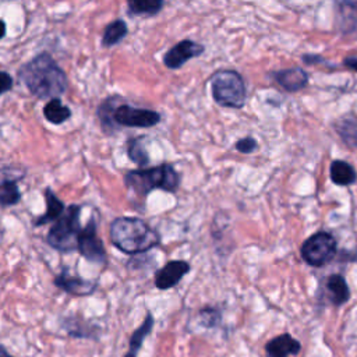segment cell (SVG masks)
I'll return each mask as SVG.
<instances>
[{
  "label": "cell",
  "instance_id": "obj_3",
  "mask_svg": "<svg viewBox=\"0 0 357 357\" xmlns=\"http://www.w3.org/2000/svg\"><path fill=\"white\" fill-rule=\"evenodd\" d=\"M126 185L138 195H146L155 188L174 192L180 185V177L172 165H159L151 169L130 170L124 177Z\"/></svg>",
  "mask_w": 357,
  "mask_h": 357
},
{
  "label": "cell",
  "instance_id": "obj_27",
  "mask_svg": "<svg viewBox=\"0 0 357 357\" xmlns=\"http://www.w3.org/2000/svg\"><path fill=\"white\" fill-rule=\"evenodd\" d=\"M301 60L305 63V64H317V63H322L324 59L318 54H303Z\"/></svg>",
  "mask_w": 357,
  "mask_h": 357
},
{
  "label": "cell",
  "instance_id": "obj_1",
  "mask_svg": "<svg viewBox=\"0 0 357 357\" xmlns=\"http://www.w3.org/2000/svg\"><path fill=\"white\" fill-rule=\"evenodd\" d=\"M18 75L39 99H59L67 89V75L49 53H40L24 64Z\"/></svg>",
  "mask_w": 357,
  "mask_h": 357
},
{
  "label": "cell",
  "instance_id": "obj_13",
  "mask_svg": "<svg viewBox=\"0 0 357 357\" xmlns=\"http://www.w3.org/2000/svg\"><path fill=\"white\" fill-rule=\"evenodd\" d=\"M300 347V342L289 333H282L271 339L265 346L268 357H289L290 354H297Z\"/></svg>",
  "mask_w": 357,
  "mask_h": 357
},
{
  "label": "cell",
  "instance_id": "obj_23",
  "mask_svg": "<svg viewBox=\"0 0 357 357\" xmlns=\"http://www.w3.org/2000/svg\"><path fill=\"white\" fill-rule=\"evenodd\" d=\"M21 199V192L17 183L13 180H4L0 183V205L10 206L18 204Z\"/></svg>",
  "mask_w": 357,
  "mask_h": 357
},
{
  "label": "cell",
  "instance_id": "obj_17",
  "mask_svg": "<svg viewBox=\"0 0 357 357\" xmlns=\"http://www.w3.org/2000/svg\"><path fill=\"white\" fill-rule=\"evenodd\" d=\"M331 180L337 185H350L356 181L357 173L354 167L346 160H333L329 167Z\"/></svg>",
  "mask_w": 357,
  "mask_h": 357
},
{
  "label": "cell",
  "instance_id": "obj_16",
  "mask_svg": "<svg viewBox=\"0 0 357 357\" xmlns=\"http://www.w3.org/2000/svg\"><path fill=\"white\" fill-rule=\"evenodd\" d=\"M333 128L342 141L351 148H357V116L353 113L344 114L333 123Z\"/></svg>",
  "mask_w": 357,
  "mask_h": 357
},
{
  "label": "cell",
  "instance_id": "obj_2",
  "mask_svg": "<svg viewBox=\"0 0 357 357\" xmlns=\"http://www.w3.org/2000/svg\"><path fill=\"white\" fill-rule=\"evenodd\" d=\"M110 241L126 254H139L159 245L160 237L142 219L121 216L110 225Z\"/></svg>",
  "mask_w": 357,
  "mask_h": 357
},
{
  "label": "cell",
  "instance_id": "obj_21",
  "mask_svg": "<svg viewBox=\"0 0 357 357\" xmlns=\"http://www.w3.org/2000/svg\"><path fill=\"white\" fill-rule=\"evenodd\" d=\"M127 32H128L127 24L123 20H114L105 28V32L102 36V45L113 46L116 43H119L121 39H124Z\"/></svg>",
  "mask_w": 357,
  "mask_h": 357
},
{
  "label": "cell",
  "instance_id": "obj_12",
  "mask_svg": "<svg viewBox=\"0 0 357 357\" xmlns=\"http://www.w3.org/2000/svg\"><path fill=\"white\" fill-rule=\"evenodd\" d=\"M308 74L301 67L284 68L273 73V79L287 92H297L307 86Z\"/></svg>",
  "mask_w": 357,
  "mask_h": 357
},
{
  "label": "cell",
  "instance_id": "obj_18",
  "mask_svg": "<svg viewBox=\"0 0 357 357\" xmlns=\"http://www.w3.org/2000/svg\"><path fill=\"white\" fill-rule=\"evenodd\" d=\"M45 199H46V212L35 220L33 223L35 226H42L50 220H57L66 208L64 204L57 198V195L50 188L45 190Z\"/></svg>",
  "mask_w": 357,
  "mask_h": 357
},
{
  "label": "cell",
  "instance_id": "obj_8",
  "mask_svg": "<svg viewBox=\"0 0 357 357\" xmlns=\"http://www.w3.org/2000/svg\"><path fill=\"white\" fill-rule=\"evenodd\" d=\"M77 250L91 262H106V251L102 240L96 234L95 220L88 222V225L84 229H81L77 240Z\"/></svg>",
  "mask_w": 357,
  "mask_h": 357
},
{
  "label": "cell",
  "instance_id": "obj_26",
  "mask_svg": "<svg viewBox=\"0 0 357 357\" xmlns=\"http://www.w3.org/2000/svg\"><path fill=\"white\" fill-rule=\"evenodd\" d=\"M13 86V78L8 73L0 71V95L10 91Z\"/></svg>",
  "mask_w": 357,
  "mask_h": 357
},
{
  "label": "cell",
  "instance_id": "obj_15",
  "mask_svg": "<svg viewBox=\"0 0 357 357\" xmlns=\"http://www.w3.org/2000/svg\"><path fill=\"white\" fill-rule=\"evenodd\" d=\"M325 287H326V293H328V297L332 304L342 305L346 301H349L350 290H349V286L342 275L333 273V275L328 276Z\"/></svg>",
  "mask_w": 357,
  "mask_h": 357
},
{
  "label": "cell",
  "instance_id": "obj_31",
  "mask_svg": "<svg viewBox=\"0 0 357 357\" xmlns=\"http://www.w3.org/2000/svg\"><path fill=\"white\" fill-rule=\"evenodd\" d=\"M354 261H357V247H356V252H354Z\"/></svg>",
  "mask_w": 357,
  "mask_h": 357
},
{
  "label": "cell",
  "instance_id": "obj_5",
  "mask_svg": "<svg viewBox=\"0 0 357 357\" xmlns=\"http://www.w3.org/2000/svg\"><path fill=\"white\" fill-rule=\"evenodd\" d=\"M79 215L81 208L75 204L70 205L66 212L61 213V216L54 222L46 237V241L50 247L61 252L77 250V240L81 231Z\"/></svg>",
  "mask_w": 357,
  "mask_h": 357
},
{
  "label": "cell",
  "instance_id": "obj_20",
  "mask_svg": "<svg viewBox=\"0 0 357 357\" xmlns=\"http://www.w3.org/2000/svg\"><path fill=\"white\" fill-rule=\"evenodd\" d=\"M43 114L47 121H50L53 124H61L63 121L70 119L71 112L67 106H64L60 102V99H52L43 107Z\"/></svg>",
  "mask_w": 357,
  "mask_h": 357
},
{
  "label": "cell",
  "instance_id": "obj_11",
  "mask_svg": "<svg viewBox=\"0 0 357 357\" xmlns=\"http://www.w3.org/2000/svg\"><path fill=\"white\" fill-rule=\"evenodd\" d=\"M54 284L70 294L88 296L96 290L98 282L86 280L79 276H71L67 269H63L61 273L54 278Z\"/></svg>",
  "mask_w": 357,
  "mask_h": 357
},
{
  "label": "cell",
  "instance_id": "obj_25",
  "mask_svg": "<svg viewBox=\"0 0 357 357\" xmlns=\"http://www.w3.org/2000/svg\"><path fill=\"white\" fill-rule=\"evenodd\" d=\"M257 148H258V144L252 137H244L236 142V149L241 153H251Z\"/></svg>",
  "mask_w": 357,
  "mask_h": 357
},
{
  "label": "cell",
  "instance_id": "obj_22",
  "mask_svg": "<svg viewBox=\"0 0 357 357\" xmlns=\"http://www.w3.org/2000/svg\"><path fill=\"white\" fill-rule=\"evenodd\" d=\"M163 8L162 0H132L128 1L131 15H155Z\"/></svg>",
  "mask_w": 357,
  "mask_h": 357
},
{
  "label": "cell",
  "instance_id": "obj_14",
  "mask_svg": "<svg viewBox=\"0 0 357 357\" xmlns=\"http://www.w3.org/2000/svg\"><path fill=\"white\" fill-rule=\"evenodd\" d=\"M336 17L339 31L344 35H357V3H336Z\"/></svg>",
  "mask_w": 357,
  "mask_h": 357
},
{
  "label": "cell",
  "instance_id": "obj_6",
  "mask_svg": "<svg viewBox=\"0 0 357 357\" xmlns=\"http://www.w3.org/2000/svg\"><path fill=\"white\" fill-rule=\"evenodd\" d=\"M336 251V238L328 231L314 233L301 245V257L311 266H324L331 262Z\"/></svg>",
  "mask_w": 357,
  "mask_h": 357
},
{
  "label": "cell",
  "instance_id": "obj_30",
  "mask_svg": "<svg viewBox=\"0 0 357 357\" xmlns=\"http://www.w3.org/2000/svg\"><path fill=\"white\" fill-rule=\"evenodd\" d=\"M4 33H6V24L3 20H0V39L4 36Z\"/></svg>",
  "mask_w": 357,
  "mask_h": 357
},
{
  "label": "cell",
  "instance_id": "obj_28",
  "mask_svg": "<svg viewBox=\"0 0 357 357\" xmlns=\"http://www.w3.org/2000/svg\"><path fill=\"white\" fill-rule=\"evenodd\" d=\"M343 64H344L347 68H350V70H353V71H357V57H356V56H347V57H344Z\"/></svg>",
  "mask_w": 357,
  "mask_h": 357
},
{
  "label": "cell",
  "instance_id": "obj_29",
  "mask_svg": "<svg viewBox=\"0 0 357 357\" xmlns=\"http://www.w3.org/2000/svg\"><path fill=\"white\" fill-rule=\"evenodd\" d=\"M0 357H14V356H11V354L7 351V349H6L3 344H0Z\"/></svg>",
  "mask_w": 357,
  "mask_h": 357
},
{
  "label": "cell",
  "instance_id": "obj_4",
  "mask_svg": "<svg viewBox=\"0 0 357 357\" xmlns=\"http://www.w3.org/2000/svg\"><path fill=\"white\" fill-rule=\"evenodd\" d=\"M211 91L213 100L223 107L241 109L245 103V84L236 70L223 68L216 71L211 78Z\"/></svg>",
  "mask_w": 357,
  "mask_h": 357
},
{
  "label": "cell",
  "instance_id": "obj_24",
  "mask_svg": "<svg viewBox=\"0 0 357 357\" xmlns=\"http://www.w3.org/2000/svg\"><path fill=\"white\" fill-rule=\"evenodd\" d=\"M127 153H128L130 159L141 167L148 165V162H149L148 152H146L145 146L141 144V139H138V138L130 139L128 146H127Z\"/></svg>",
  "mask_w": 357,
  "mask_h": 357
},
{
  "label": "cell",
  "instance_id": "obj_19",
  "mask_svg": "<svg viewBox=\"0 0 357 357\" xmlns=\"http://www.w3.org/2000/svg\"><path fill=\"white\" fill-rule=\"evenodd\" d=\"M152 326H153V317L151 312L146 314L144 322L141 324L139 328H137L134 331V333L131 335L130 337V347H128V351L124 357H137V353L139 350V347L142 346V342L144 339L151 333L152 331Z\"/></svg>",
  "mask_w": 357,
  "mask_h": 357
},
{
  "label": "cell",
  "instance_id": "obj_10",
  "mask_svg": "<svg viewBox=\"0 0 357 357\" xmlns=\"http://www.w3.org/2000/svg\"><path fill=\"white\" fill-rule=\"evenodd\" d=\"M190 271V264L181 259L170 261L155 273V286L160 290L176 286Z\"/></svg>",
  "mask_w": 357,
  "mask_h": 357
},
{
  "label": "cell",
  "instance_id": "obj_7",
  "mask_svg": "<svg viewBox=\"0 0 357 357\" xmlns=\"http://www.w3.org/2000/svg\"><path fill=\"white\" fill-rule=\"evenodd\" d=\"M113 120L124 127H153L160 121V114L155 110L120 105L113 110Z\"/></svg>",
  "mask_w": 357,
  "mask_h": 357
},
{
  "label": "cell",
  "instance_id": "obj_9",
  "mask_svg": "<svg viewBox=\"0 0 357 357\" xmlns=\"http://www.w3.org/2000/svg\"><path fill=\"white\" fill-rule=\"evenodd\" d=\"M204 50H205V47L201 43H197L190 39H184V40H180L178 43H176L174 46H172L166 52V54L163 57V63L167 68L177 70L188 60L201 56L204 53Z\"/></svg>",
  "mask_w": 357,
  "mask_h": 357
}]
</instances>
